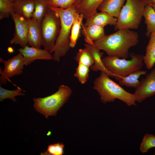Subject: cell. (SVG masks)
I'll use <instances>...</instances> for the list:
<instances>
[{
  "label": "cell",
  "mask_w": 155,
  "mask_h": 155,
  "mask_svg": "<svg viewBox=\"0 0 155 155\" xmlns=\"http://www.w3.org/2000/svg\"><path fill=\"white\" fill-rule=\"evenodd\" d=\"M138 33L128 29H121L94 42L93 45L106 52L108 56L126 59L129 51L139 42Z\"/></svg>",
  "instance_id": "6da1fadb"
},
{
  "label": "cell",
  "mask_w": 155,
  "mask_h": 155,
  "mask_svg": "<svg viewBox=\"0 0 155 155\" xmlns=\"http://www.w3.org/2000/svg\"><path fill=\"white\" fill-rule=\"evenodd\" d=\"M109 77L104 73L101 72L94 82L93 88L98 93L102 102L105 104L114 102L117 99L128 106H136L133 94L126 91Z\"/></svg>",
  "instance_id": "7a4b0ae2"
},
{
  "label": "cell",
  "mask_w": 155,
  "mask_h": 155,
  "mask_svg": "<svg viewBox=\"0 0 155 155\" xmlns=\"http://www.w3.org/2000/svg\"><path fill=\"white\" fill-rule=\"evenodd\" d=\"M75 3L67 9H62L50 6V8L58 14L61 21L60 33L55 45L50 52L53 53V60L59 62L61 57L64 56L70 47L71 30L74 16L77 12Z\"/></svg>",
  "instance_id": "3957f363"
},
{
  "label": "cell",
  "mask_w": 155,
  "mask_h": 155,
  "mask_svg": "<svg viewBox=\"0 0 155 155\" xmlns=\"http://www.w3.org/2000/svg\"><path fill=\"white\" fill-rule=\"evenodd\" d=\"M72 91L67 86L61 85L54 94L44 98H33L34 108L46 119L55 116L57 111L68 100Z\"/></svg>",
  "instance_id": "277c9868"
},
{
  "label": "cell",
  "mask_w": 155,
  "mask_h": 155,
  "mask_svg": "<svg viewBox=\"0 0 155 155\" xmlns=\"http://www.w3.org/2000/svg\"><path fill=\"white\" fill-rule=\"evenodd\" d=\"M129 55L131 58L130 60L109 56L102 58L104 65L113 73L117 80L119 81L121 77L140 70L142 67L144 56L134 52L129 53Z\"/></svg>",
  "instance_id": "5b68a950"
},
{
  "label": "cell",
  "mask_w": 155,
  "mask_h": 155,
  "mask_svg": "<svg viewBox=\"0 0 155 155\" xmlns=\"http://www.w3.org/2000/svg\"><path fill=\"white\" fill-rule=\"evenodd\" d=\"M145 6L142 0H126L117 18L115 30L137 29L143 17Z\"/></svg>",
  "instance_id": "8992f818"
},
{
  "label": "cell",
  "mask_w": 155,
  "mask_h": 155,
  "mask_svg": "<svg viewBox=\"0 0 155 155\" xmlns=\"http://www.w3.org/2000/svg\"><path fill=\"white\" fill-rule=\"evenodd\" d=\"M41 24L42 46L44 49L50 52L53 49L60 33L61 24L59 17L49 7Z\"/></svg>",
  "instance_id": "52a82bcc"
},
{
  "label": "cell",
  "mask_w": 155,
  "mask_h": 155,
  "mask_svg": "<svg viewBox=\"0 0 155 155\" xmlns=\"http://www.w3.org/2000/svg\"><path fill=\"white\" fill-rule=\"evenodd\" d=\"M0 61L3 63L5 67L3 70L0 68V84H6L7 81L15 75L21 74L24 63L22 55L20 53L6 61L0 58Z\"/></svg>",
  "instance_id": "ba28073f"
},
{
  "label": "cell",
  "mask_w": 155,
  "mask_h": 155,
  "mask_svg": "<svg viewBox=\"0 0 155 155\" xmlns=\"http://www.w3.org/2000/svg\"><path fill=\"white\" fill-rule=\"evenodd\" d=\"M15 25L13 38L10 40L11 44H18L24 48L28 44V20L15 12L10 14Z\"/></svg>",
  "instance_id": "9c48e42d"
},
{
  "label": "cell",
  "mask_w": 155,
  "mask_h": 155,
  "mask_svg": "<svg viewBox=\"0 0 155 155\" xmlns=\"http://www.w3.org/2000/svg\"><path fill=\"white\" fill-rule=\"evenodd\" d=\"M133 94L138 102L155 95V67L141 80Z\"/></svg>",
  "instance_id": "30bf717a"
},
{
  "label": "cell",
  "mask_w": 155,
  "mask_h": 155,
  "mask_svg": "<svg viewBox=\"0 0 155 155\" xmlns=\"http://www.w3.org/2000/svg\"><path fill=\"white\" fill-rule=\"evenodd\" d=\"M23 55L24 65L27 66L36 60H53V56L50 52L46 49H42L28 45L18 50Z\"/></svg>",
  "instance_id": "8fae6325"
},
{
  "label": "cell",
  "mask_w": 155,
  "mask_h": 155,
  "mask_svg": "<svg viewBox=\"0 0 155 155\" xmlns=\"http://www.w3.org/2000/svg\"><path fill=\"white\" fill-rule=\"evenodd\" d=\"M28 45L31 47L40 48L43 45L41 24L31 18L28 20Z\"/></svg>",
  "instance_id": "7c38bea8"
},
{
  "label": "cell",
  "mask_w": 155,
  "mask_h": 155,
  "mask_svg": "<svg viewBox=\"0 0 155 155\" xmlns=\"http://www.w3.org/2000/svg\"><path fill=\"white\" fill-rule=\"evenodd\" d=\"M84 46L90 52L93 59L94 63L90 67L91 69L94 71H100L109 77L114 78V75L106 68L102 62L103 53L101 52L100 50L94 45L86 43L84 44Z\"/></svg>",
  "instance_id": "4fadbf2b"
},
{
  "label": "cell",
  "mask_w": 155,
  "mask_h": 155,
  "mask_svg": "<svg viewBox=\"0 0 155 155\" xmlns=\"http://www.w3.org/2000/svg\"><path fill=\"white\" fill-rule=\"evenodd\" d=\"M117 21V18L107 12L101 11L97 12L92 16L86 20L83 25L84 26L95 25L104 27L107 25L115 26Z\"/></svg>",
  "instance_id": "5bb4252c"
},
{
  "label": "cell",
  "mask_w": 155,
  "mask_h": 155,
  "mask_svg": "<svg viewBox=\"0 0 155 155\" xmlns=\"http://www.w3.org/2000/svg\"><path fill=\"white\" fill-rule=\"evenodd\" d=\"M81 33L84 38L85 42L93 45L94 42L98 40L106 35L104 27L95 25L84 26L81 24Z\"/></svg>",
  "instance_id": "9a60e30c"
},
{
  "label": "cell",
  "mask_w": 155,
  "mask_h": 155,
  "mask_svg": "<svg viewBox=\"0 0 155 155\" xmlns=\"http://www.w3.org/2000/svg\"><path fill=\"white\" fill-rule=\"evenodd\" d=\"M104 0H79L75 7L77 12L82 14L86 20L97 12V8Z\"/></svg>",
  "instance_id": "2e32d148"
},
{
  "label": "cell",
  "mask_w": 155,
  "mask_h": 155,
  "mask_svg": "<svg viewBox=\"0 0 155 155\" xmlns=\"http://www.w3.org/2000/svg\"><path fill=\"white\" fill-rule=\"evenodd\" d=\"M15 12L28 20L32 18L35 8V0H12Z\"/></svg>",
  "instance_id": "e0dca14e"
},
{
  "label": "cell",
  "mask_w": 155,
  "mask_h": 155,
  "mask_svg": "<svg viewBox=\"0 0 155 155\" xmlns=\"http://www.w3.org/2000/svg\"><path fill=\"white\" fill-rule=\"evenodd\" d=\"M125 0H104L97 9L108 13L117 18Z\"/></svg>",
  "instance_id": "ac0fdd59"
},
{
  "label": "cell",
  "mask_w": 155,
  "mask_h": 155,
  "mask_svg": "<svg viewBox=\"0 0 155 155\" xmlns=\"http://www.w3.org/2000/svg\"><path fill=\"white\" fill-rule=\"evenodd\" d=\"M149 37L144 59L146 67L150 69L153 67L155 64V31L151 34Z\"/></svg>",
  "instance_id": "d6986e66"
},
{
  "label": "cell",
  "mask_w": 155,
  "mask_h": 155,
  "mask_svg": "<svg viewBox=\"0 0 155 155\" xmlns=\"http://www.w3.org/2000/svg\"><path fill=\"white\" fill-rule=\"evenodd\" d=\"M147 73L145 70H140L133 72L126 76L121 77V80L119 81V84L121 86L136 88L140 83L138 78Z\"/></svg>",
  "instance_id": "ffe728a7"
},
{
  "label": "cell",
  "mask_w": 155,
  "mask_h": 155,
  "mask_svg": "<svg viewBox=\"0 0 155 155\" xmlns=\"http://www.w3.org/2000/svg\"><path fill=\"white\" fill-rule=\"evenodd\" d=\"M143 17L146 25V35L149 37L151 34L155 31V10L152 6H145Z\"/></svg>",
  "instance_id": "44dd1931"
},
{
  "label": "cell",
  "mask_w": 155,
  "mask_h": 155,
  "mask_svg": "<svg viewBox=\"0 0 155 155\" xmlns=\"http://www.w3.org/2000/svg\"><path fill=\"white\" fill-rule=\"evenodd\" d=\"M84 16L76 12L74 16L70 36V47L73 48L75 45L78 39L82 23Z\"/></svg>",
  "instance_id": "7402d4cb"
},
{
  "label": "cell",
  "mask_w": 155,
  "mask_h": 155,
  "mask_svg": "<svg viewBox=\"0 0 155 155\" xmlns=\"http://www.w3.org/2000/svg\"><path fill=\"white\" fill-rule=\"evenodd\" d=\"M50 6L48 0H35V8L32 18L41 23Z\"/></svg>",
  "instance_id": "603a6c76"
},
{
  "label": "cell",
  "mask_w": 155,
  "mask_h": 155,
  "mask_svg": "<svg viewBox=\"0 0 155 155\" xmlns=\"http://www.w3.org/2000/svg\"><path fill=\"white\" fill-rule=\"evenodd\" d=\"M74 59L78 63H81L89 67L92 66L94 63L92 55L85 48L79 49Z\"/></svg>",
  "instance_id": "cb8c5ba5"
},
{
  "label": "cell",
  "mask_w": 155,
  "mask_h": 155,
  "mask_svg": "<svg viewBox=\"0 0 155 155\" xmlns=\"http://www.w3.org/2000/svg\"><path fill=\"white\" fill-rule=\"evenodd\" d=\"M155 147V135L151 134H146L140 144L139 149L142 153L148 152L151 148Z\"/></svg>",
  "instance_id": "d4e9b609"
},
{
  "label": "cell",
  "mask_w": 155,
  "mask_h": 155,
  "mask_svg": "<svg viewBox=\"0 0 155 155\" xmlns=\"http://www.w3.org/2000/svg\"><path fill=\"white\" fill-rule=\"evenodd\" d=\"M89 71V67L81 63H78L74 76L80 83L84 84L88 79Z\"/></svg>",
  "instance_id": "484cf974"
},
{
  "label": "cell",
  "mask_w": 155,
  "mask_h": 155,
  "mask_svg": "<svg viewBox=\"0 0 155 155\" xmlns=\"http://www.w3.org/2000/svg\"><path fill=\"white\" fill-rule=\"evenodd\" d=\"M22 90L20 87L13 90H10L0 87V101L1 102L5 99L9 98L16 102V99L15 97L18 96H23L25 94L22 92Z\"/></svg>",
  "instance_id": "4316f807"
},
{
  "label": "cell",
  "mask_w": 155,
  "mask_h": 155,
  "mask_svg": "<svg viewBox=\"0 0 155 155\" xmlns=\"http://www.w3.org/2000/svg\"><path fill=\"white\" fill-rule=\"evenodd\" d=\"M14 12L12 0H0V12L10 14Z\"/></svg>",
  "instance_id": "83f0119b"
},
{
  "label": "cell",
  "mask_w": 155,
  "mask_h": 155,
  "mask_svg": "<svg viewBox=\"0 0 155 155\" xmlns=\"http://www.w3.org/2000/svg\"><path fill=\"white\" fill-rule=\"evenodd\" d=\"M64 0H48L50 6L54 7L63 8Z\"/></svg>",
  "instance_id": "f1b7e54d"
},
{
  "label": "cell",
  "mask_w": 155,
  "mask_h": 155,
  "mask_svg": "<svg viewBox=\"0 0 155 155\" xmlns=\"http://www.w3.org/2000/svg\"><path fill=\"white\" fill-rule=\"evenodd\" d=\"M55 146L57 155H63V148L64 145L61 142L54 144Z\"/></svg>",
  "instance_id": "f546056e"
},
{
  "label": "cell",
  "mask_w": 155,
  "mask_h": 155,
  "mask_svg": "<svg viewBox=\"0 0 155 155\" xmlns=\"http://www.w3.org/2000/svg\"><path fill=\"white\" fill-rule=\"evenodd\" d=\"M76 0H64V4L62 9H65L69 8L74 4Z\"/></svg>",
  "instance_id": "4dcf8cb0"
},
{
  "label": "cell",
  "mask_w": 155,
  "mask_h": 155,
  "mask_svg": "<svg viewBox=\"0 0 155 155\" xmlns=\"http://www.w3.org/2000/svg\"><path fill=\"white\" fill-rule=\"evenodd\" d=\"M142 1L145 6L155 4V0H142Z\"/></svg>",
  "instance_id": "1f68e13d"
},
{
  "label": "cell",
  "mask_w": 155,
  "mask_h": 155,
  "mask_svg": "<svg viewBox=\"0 0 155 155\" xmlns=\"http://www.w3.org/2000/svg\"><path fill=\"white\" fill-rule=\"evenodd\" d=\"M10 14L9 13L0 12V19L1 20L3 19L7 18L9 17Z\"/></svg>",
  "instance_id": "d6a6232c"
},
{
  "label": "cell",
  "mask_w": 155,
  "mask_h": 155,
  "mask_svg": "<svg viewBox=\"0 0 155 155\" xmlns=\"http://www.w3.org/2000/svg\"><path fill=\"white\" fill-rule=\"evenodd\" d=\"M150 5L153 8V9L155 10V4H152Z\"/></svg>",
  "instance_id": "836d02e7"
}]
</instances>
